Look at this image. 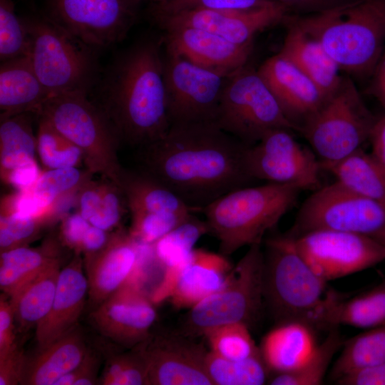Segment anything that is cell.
I'll use <instances>...</instances> for the list:
<instances>
[{"instance_id": "cell-1", "label": "cell", "mask_w": 385, "mask_h": 385, "mask_svg": "<svg viewBox=\"0 0 385 385\" xmlns=\"http://www.w3.org/2000/svg\"><path fill=\"white\" fill-rule=\"evenodd\" d=\"M247 145L212 123L173 124L161 138L141 148V170L179 196L195 212L250 185Z\"/></svg>"}, {"instance_id": "cell-2", "label": "cell", "mask_w": 385, "mask_h": 385, "mask_svg": "<svg viewBox=\"0 0 385 385\" xmlns=\"http://www.w3.org/2000/svg\"><path fill=\"white\" fill-rule=\"evenodd\" d=\"M98 105L120 141L141 148L166 134L170 123L159 41L138 43L114 63Z\"/></svg>"}, {"instance_id": "cell-3", "label": "cell", "mask_w": 385, "mask_h": 385, "mask_svg": "<svg viewBox=\"0 0 385 385\" xmlns=\"http://www.w3.org/2000/svg\"><path fill=\"white\" fill-rule=\"evenodd\" d=\"M293 18L321 43L341 71L371 76L385 50V0H356Z\"/></svg>"}, {"instance_id": "cell-4", "label": "cell", "mask_w": 385, "mask_h": 385, "mask_svg": "<svg viewBox=\"0 0 385 385\" xmlns=\"http://www.w3.org/2000/svg\"><path fill=\"white\" fill-rule=\"evenodd\" d=\"M264 305L275 324L292 321L323 329L333 290L297 251L286 233L265 240Z\"/></svg>"}, {"instance_id": "cell-5", "label": "cell", "mask_w": 385, "mask_h": 385, "mask_svg": "<svg viewBox=\"0 0 385 385\" xmlns=\"http://www.w3.org/2000/svg\"><path fill=\"white\" fill-rule=\"evenodd\" d=\"M300 189L267 183L230 191L200 212L205 217L208 233L219 242L220 253L228 257L245 246L262 244L294 205Z\"/></svg>"}, {"instance_id": "cell-6", "label": "cell", "mask_w": 385, "mask_h": 385, "mask_svg": "<svg viewBox=\"0 0 385 385\" xmlns=\"http://www.w3.org/2000/svg\"><path fill=\"white\" fill-rule=\"evenodd\" d=\"M37 115L48 120L81 150L87 170L120 186L123 168L117 148L120 140L101 108L88 99V93L52 96Z\"/></svg>"}, {"instance_id": "cell-7", "label": "cell", "mask_w": 385, "mask_h": 385, "mask_svg": "<svg viewBox=\"0 0 385 385\" xmlns=\"http://www.w3.org/2000/svg\"><path fill=\"white\" fill-rule=\"evenodd\" d=\"M263 265L262 244L250 246L225 284L189 309L178 332L195 339L228 324L250 328L264 305Z\"/></svg>"}, {"instance_id": "cell-8", "label": "cell", "mask_w": 385, "mask_h": 385, "mask_svg": "<svg viewBox=\"0 0 385 385\" xmlns=\"http://www.w3.org/2000/svg\"><path fill=\"white\" fill-rule=\"evenodd\" d=\"M25 21L31 37L33 66L51 96L88 93L97 76L94 48L44 16Z\"/></svg>"}, {"instance_id": "cell-9", "label": "cell", "mask_w": 385, "mask_h": 385, "mask_svg": "<svg viewBox=\"0 0 385 385\" xmlns=\"http://www.w3.org/2000/svg\"><path fill=\"white\" fill-rule=\"evenodd\" d=\"M375 118L357 88L343 77L336 92L299 128L320 163L342 159L369 140Z\"/></svg>"}, {"instance_id": "cell-10", "label": "cell", "mask_w": 385, "mask_h": 385, "mask_svg": "<svg viewBox=\"0 0 385 385\" xmlns=\"http://www.w3.org/2000/svg\"><path fill=\"white\" fill-rule=\"evenodd\" d=\"M215 124L247 146L276 128L297 131L257 70L245 66L228 77Z\"/></svg>"}, {"instance_id": "cell-11", "label": "cell", "mask_w": 385, "mask_h": 385, "mask_svg": "<svg viewBox=\"0 0 385 385\" xmlns=\"http://www.w3.org/2000/svg\"><path fill=\"white\" fill-rule=\"evenodd\" d=\"M319 230L378 239L385 234V204L358 195L335 181L318 188L304 201L286 234L296 237Z\"/></svg>"}, {"instance_id": "cell-12", "label": "cell", "mask_w": 385, "mask_h": 385, "mask_svg": "<svg viewBox=\"0 0 385 385\" xmlns=\"http://www.w3.org/2000/svg\"><path fill=\"white\" fill-rule=\"evenodd\" d=\"M163 76L170 125L215 123L229 76L197 66L165 51Z\"/></svg>"}, {"instance_id": "cell-13", "label": "cell", "mask_w": 385, "mask_h": 385, "mask_svg": "<svg viewBox=\"0 0 385 385\" xmlns=\"http://www.w3.org/2000/svg\"><path fill=\"white\" fill-rule=\"evenodd\" d=\"M140 0H46L47 19L93 48L122 40Z\"/></svg>"}, {"instance_id": "cell-14", "label": "cell", "mask_w": 385, "mask_h": 385, "mask_svg": "<svg viewBox=\"0 0 385 385\" xmlns=\"http://www.w3.org/2000/svg\"><path fill=\"white\" fill-rule=\"evenodd\" d=\"M292 132L287 128L272 130L246 148L244 163L251 179L292 185L301 190L318 186L320 160L312 150L298 143Z\"/></svg>"}, {"instance_id": "cell-15", "label": "cell", "mask_w": 385, "mask_h": 385, "mask_svg": "<svg viewBox=\"0 0 385 385\" xmlns=\"http://www.w3.org/2000/svg\"><path fill=\"white\" fill-rule=\"evenodd\" d=\"M290 237L302 257L327 282L385 260V245L364 235L319 230Z\"/></svg>"}, {"instance_id": "cell-16", "label": "cell", "mask_w": 385, "mask_h": 385, "mask_svg": "<svg viewBox=\"0 0 385 385\" xmlns=\"http://www.w3.org/2000/svg\"><path fill=\"white\" fill-rule=\"evenodd\" d=\"M148 366L149 385H212L206 369L208 351L178 331L139 344Z\"/></svg>"}, {"instance_id": "cell-17", "label": "cell", "mask_w": 385, "mask_h": 385, "mask_svg": "<svg viewBox=\"0 0 385 385\" xmlns=\"http://www.w3.org/2000/svg\"><path fill=\"white\" fill-rule=\"evenodd\" d=\"M288 9L278 1L250 10L193 9L168 15L153 16L163 30L195 27L237 43H252L259 32L283 21Z\"/></svg>"}, {"instance_id": "cell-18", "label": "cell", "mask_w": 385, "mask_h": 385, "mask_svg": "<svg viewBox=\"0 0 385 385\" xmlns=\"http://www.w3.org/2000/svg\"><path fill=\"white\" fill-rule=\"evenodd\" d=\"M154 303L136 287L125 282L91 313V322L104 337L133 349L151 335L156 320Z\"/></svg>"}, {"instance_id": "cell-19", "label": "cell", "mask_w": 385, "mask_h": 385, "mask_svg": "<svg viewBox=\"0 0 385 385\" xmlns=\"http://www.w3.org/2000/svg\"><path fill=\"white\" fill-rule=\"evenodd\" d=\"M165 31V51L226 76L245 66L252 49V43L237 44L198 28L183 26Z\"/></svg>"}, {"instance_id": "cell-20", "label": "cell", "mask_w": 385, "mask_h": 385, "mask_svg": "<svg viewBox=\"0 0 385 385\" xmlns=\"http://www.w3.org/2000/svg\"><path fill=\"white\" fill-rule=\"evenodd\" d=\"M257 71L297 131L327 101L317 86L279 53L265 60Z\"/></svg>"}, {"instance_id": "cell-21", "label": "cell", "mask_w": 385, "mask_h": 385, "mask_svg": "<svg viewBox=\"0 0 385 385\" xmlns=\"http://www.w3.org/2000/svg\"><path fill=\"white\" fill-rule=\"evenodd\" d=\"M140 246L128 231L120 228L112 232L103 249L84 258L88 296L93 309L127 282L135 267Z\"/></svg>"}, {"instance_id": "cell-22", "label": "cell", "mask_w": 385, "mask_h": 385, "mask_svg": "<svg viewBox=\"0 0 385 385\" xmlns=\"http://www.w3.org/2000/svg\"><path fill=\"white\" fill-rule=\"evenodd\" d=\"M83 264L81 254L74 253L69 263L61 268L51 309L35 328L38 348L48 345L76 327L88 292Z\"/></svg>"}, {"instance_id": "cell-23", "label": "cell", "mask_w": 385, "mask_h": 385, "mask_svg": "<svg viewBox=\"0 0 385 385\" xmlns=\"http://www.w3.org/2000/svg\"><path fill=\"white\" fill-rule=\"evenodd\" d=\"M234 265L227 257L195 248L180 269L168 299L175 309H190L219 290Z\"/></svg>"}, {"instance_id": "cell-24", "label": "cell", "mask_w": 385, "mask_h": 385, "mask_svg": "<svg viewBox=\"0 0 385 385\" xmlns=\"http://www.w3.org/2000/svg\"><path fill=\"white\" fill-rule=\"evenodd\" d=\"M287 31L279 51L305 73L328 100L337 90L343 76L340 68L321 43L286 16Z\"/></svg>"}, {"instance_id": "cell-25", "label": "cell", "mask_w": 385, "mask_h": 385, "mask_svg": "<svg viewBox=\"0 0 385 385\" xmlns=\"http://www.w3.org/2000/svg\"><path fill=\"white\" fill-rule=\"evenodd\" d=\"M317 345L314 328L304 322L292 321L275 324L262 338L259 349L271 375L302 367Z\"/></svg>"}, {"instance_id": "cell-26", "label": "cell", "mask_w": 385, "mask_h": 385, "mask_svg": "<svg viewBox=\"0 0 385 385\" xmlns=\"http://www.w3.org/2000/svg\"><path fill=\"white\" fill-rule=\"evenodd\" d=\"M51 96L37 76L30 56L1 61L0 119L26 113L37 115Z\"/></svg>"}, {"instance_id": "cell-27", "label": "cell", "mask_w": 385, "mask_h": 385, "mask_svg": "<svg viewBox=\"0 0 385 385\" xmlns=\"http://www.w3.org/2000/svg\"><path fill=\"white\" fill-rule=\"evenodd\" d=\"M88 350L76 327L48 345L38 348L31 358L27 357L21 384L55 385L81 362Z\"/></svg>"}, {"instance_id": "cell-28", "label": "cell", "mask_w": 385, "mask_h": 385, "mask_svg": "<svg viewBox=\"0 0 385 385\" xmlns=\"http://www.w3.org/2000/svg\"><path fill=\"white\" fill-rule=\"evenodd\" d=\"M207 233L205 221L192 214L152 245L154 255L165 272L161 284L151 297L154 303L168 299L178 272L195 249V245L202 236Z\"/></svg>"}, {"instance_id": "cell-29", "label": "cell", "mask_w": 385, "mask_h": 385, "mask_svg": "<svg viewBox=\"0 0 385 385\" xmlns=\"http://www.w3.org/2000/svg\"><path fill=\"white\" fill-rule=\"evenodd\" d=\"M63 245L49 237L38 247L24 246L1 252L0 287L12 296L24 284L53 263L61 260Z\"/></svg>"}, {"instance_id": "cell-30", "label": "cell", "mask_w": 385, "mask_h": 385, "mask_svg": "<svg viewBox=\"0 0 385 385\" xmlns=\"http://www.w3.org/2000/svg\"><path fill=\"white\" fill-rule=\"evenodd\" d=\"M58 260L24 284L9 298L17 332H26L47 315L52 305L61 270Z\"/></svg>"}, {"instance_id": "cell-31", "label": "cell", "mask_w": 385, "mask_h": 385, "mask_svg": "<svg viewBox=\"0 0 385 385\" xmlns=\"http://www.w3.org/2000/svg\"><path fill=\"white\" fill-rule=\"evenodd\" d=\"M128 210L121 188L114 182L88 181L77 192L76 212L91 225L113 232L120 227L122 219Z\"/></svg>"}, {"instance_id": "cell-32", "label": "cell", "mask_w": 385, "mask_h": 385, "mask_svg": "<svg viewBox=\"0 0 385 385\" xmlns=\"http://www.w3.org/2000/svg\"><path fill=\"white\" fill-rule=\"evenodd\" d=\"M322 170L354 192L385 204V168L361 148L339 160L321 163Z\"/></svg>"}, {"instance_id": "cell-33", "label": "cell", "mask_w": 385, "mask_h": 385, "mask_svg": "<svg viewBox=\"0 0 385 385\" xmlns=\"http://www.w3.org/2000/svg\"><path fill=\"white\" fill-rule=\"evenodd\" d=\"M120 187L130 212L188 215L195 212L174 192L142 170L133 172L123 168Z\"/></svg>"}, {"instance_id": "cell-34", "label": "cell", "mask_w": 385, "mask_h": 385, "mask_svg": "<svg viewBox=\"0 0 385 385\" xmlns=\"http://www.w3.org/2000/svg\"><path fill=\"white\" fill-rule=\"evenodd\" d=\"M385 324V280L352 298L338 293L331 302L324 320V329L339 325L370 329Z\"/></svg>"}, {"instance_id": "cell-35", "label": "cell", "mask_w": 385, "mask_h": 385, "mask_svg": "<svg viewBox=\"0 0 385 385\" xmlns=\"http://www.w3.org/2000/svg\"><path fill=\"white\" fill-rule=\"evenodd\" d=\"M32 113L0 119V177L37 162L36 134Z\"/></svg>"}, {"instance_id": "cell-36", "label": "cell", "mask_w": 385, "mask_h": 385, "mask_svg": "<svg viewBox=\"0 0 385 385\" xmlns=\"http://www.w3.org/2000/svg\"><path fill=\"white\" fill-rule=\"evenodd\" d=\"M340 350L330 372L334 382L349 374L385 362V324L367 329L344 341Z\"/></svg>"}, {"instance_id": "cell-37", "label": "cell", "mask_w": 385, "mask_h": 385, "mask_svg": "<svg viewBox=\"0 0 385 385\" xmlns=\"http://www.w3.org/2000/svg\"><path fill=\"white\" fill-rule=\"evenodd\" d=\"M206 369L212 385H262L270 376L260 351L245 359L230 360L209 350Z\"/></svg>"}, {"instance_id": "cell-38", "label": "cell", "mask_w": 385, "mask_h": 385, "mask_svg": "<svg viewBox=\"0 0 385 385\" xmlns=\"http://www.w3.org/2000/svg\"><path fill=\"white\" fill-rule=\"evenodd\" d=\"M344 343L338 327L329 330L324 341L319 343L313 355L302 367L293 371L270 376V385H319L322 384L330 364Z\"/></svg>"}, {"instance_id": "cell-39", "label": "cell", "mask_w": 385, "mask_h": 385, "mask_svg": "<svg viewBox=\"0 0 385 385\" xmlns=\"http://www.w3.org/2000/svg\"><path fill=\"white\" fill-rule=\"evenodd\" d=\"M93 175L88 170H82L78 167L43 170L30 191L43 209L57 210L58 203L76 195Z\"/></svg>"}, {"instance_id": "cell-40", "label": "cell", "mask_w": 385, "mask_h": 385, "mask_svg": "<svg viewBox=\"0 0 385 385\" xmlns=\"http://www.w3.org/2000/svg\"><path fill=\"white\" fill-rule=\"evenodd\" d=\"M37 117V156L43 170L78 168L83 163L81 150L45 118Z\"/></svg>"}, {"instance_id": "cell-41", "label": "cell", "mask_w": 385, "mask_h": 385, "mask_svg": "<svg viewBox=\"0 0 385 385\" xmlns=\"http://www.w3.org/2000/svg\"><path fill=\"white\" fill-rule=\"evenodd\" d=\"M62 216L60 211L36 217L0 215V252L28 246Z\"/></svg>"}, {"instance_id": "cell-42", "label": "cell", "mask_w": 385, "mask_h": 385, "mask_svg": "<svg viewBox=\"0 0 385 385\" xmlns=\"http://www.w3.org/2000/svg\"><path fill=\"white\" fill-rule=\"evenodd\" d=\"M215 354L230 360H241L260 353L250 330L241 323L228 324L215 328L204 336Z\"/></svg>"}, {"instance_id": "cell-43", "label": "cell", "mask_w": 385, "mask_h": 385, "mask_svg": "<svg viewBox=\"0 0 385 385\" xmlns=\"http://www.w3.org/2000/svg\"><path fill=\"white\" fill-rule=\"evenodd\" d=\"M98 384L149 385L148 366L140 346L111 356L105 364Z\"/></svg>"}, {"instance_id": "cell-44", "label": "cell", "mask_w": 385, "mask_h": 385, "mask_svg": "<svg viewBox=\"0 0 385 385\" xmlns=\"http://www.w3.org/2000/svg\"><path fill=\"white\" fill-rule=\"evenodd\" d=\"M31 37L26 22L15 12L13 0H0V59L30 56Z\"/></svg>"}, {"instance_id": "cell-45", "label": "cell", "mask_w": 385, "mask_h": 385, "mask_svg": "<svg viewBox=\"0 0 385 385\" xmlns=\"http://www.w3.org/2000/svg\"><path fill=\"white\" fill-rule=\"evenodd\" d=\"M192 214L130 212L131 222L128 232L140 243L153 245Z\"/></svg>"}, {"instance_id": "cell-46", "label": "cell", "mask_w": 385, "mask_h": 385, "mask_svg": "<svg viewBox=\"0 0 385 385\" xmlns=\"http://www.w3.org/2000/svg\"><path fill=\"white\" fill-rule=\"evenodd\" d=\"M276 0H168L154 3L152 16L168 15L193 9L250 10Z\"/></svg>"}, {"instance_id": "cell-47", "label": "cell", "mask_w": 385, "mask_h": 385, "mask_svg": "<svg viewBox=\"0 0 385 385\" xmlns=\"http://www.w3.org/2000/svg\"><path fill=\"white\" fill-rule=\"evenodd\" d=\"M58 210H46L36 201L30 190L16 191L1 199L0 215L36 217Z\"/></svg>"}, {"instance_id": "cell-48", "label": "cell", "mask_w": 385, "mask_h": 385, "mask_svg": "<svg viewBox=\"0 0 385 385\" xmlns=\"http://www.w3.org/2000/svg\"><path fill=\"white\" fill-rule=\"evenodd\" d=\"M58 238L63 247L81 253L84 236L91 224L77 212L65 214L59 220Z\"/></svg>"}, {"instance_id": "cell-49", "label": "cell", "mask_w": 385, "mask_h": 385, "mask_svg": "<svg viewBox=\"0 0 385 385\" xmlns=\"http://www.w3.org/2000/svg\"><path fill=\"white\" fill-rule=\"evenodd\" d=\"M100 358L88 349L81 362L72 371L58 379L55 385H93L98 384Z\"/></svg>"}, {"instance_id": "cell-50", "label": "cell", "mask_w": 385, "mask_h": 385, "mask_svg": "<svg viewBox=\"0 0 385 385\" xmlns=\"http://www.w3.org/2000/svg\"><path fill=\"white\" fill-rule=\"evenodd\" d=\"M5 296L0 297V356L19 346L14 310L9 298Z\"/></svg>"}, {"instance_id": "cell-51", "label": "cell", "mask_w": 385, "mask_h": 385, "mask_svg": "<svg viewBox=\"0 0 385 385\" xmlns=\"http://www.w3.org/2000/svg\"><path fill=\"white\" fill-rule=\"evenodd\" d=\"M26 359L19 346L0 356V385L21 384Z\"/></svg>"}, {"instance_id": "cell-52", "label": "cell", "mask_w": 385, "mask_h": 385, "mask_svg": "<svg viewBox=\"0 0 385 385\" xmlns=\"http://www.w3.org/2000/svg\"><path fill=\"white\" fill-rule=\"evenodd\" d=\"M43 170L37 162L18 168L1 178V181L16 191L31 190L40 178Z\"/></svg>"}, {"instance_id": "cell-53", "label": "cell", "mask_w": 385, "mask_h": 385, "mask_svg": "<svg viewBox=\"0 0 385 385\" xmlns=\"http://www.w3.org/2000/svg\"><path fill=\"white\" fill-rule=\"evenodd\" d=\"M339 385H385V362L338 379Z\"/></svg>"}, {"instance_id": "cell-54", "label": "cell", "mask_w": 385, "mask_h": 385, "mask_svg": "<svg viewBox=\"0 0 385 385\" xmlns=\"http://www.w3.org/2000/svg\"><path fill=\"white\" fill-rule=\"evenodd\" d=\"M288 10L316 14L332 9L356 0H276Z\"/></svg>"}, {"instance_id": "cell-55", "label": "cell", "mask_w": 385, "mask_h": 385, "mask_svg": "<svg viewBox=\"0 0 385 385\" xmlns=\"http://www.w3.org/2000/svg\"><path fill=\"white\" fill-rule=\"evenodd\" d=\"M113 232L91 225L81 245V253L83 254L84 258L92 256L103 249L109 242Z\"/></svg>"}, {"instance_id": "cell-56", "label": "cell", "mask_w": 385, "mask_h": 385, "mask_svg": "<svg viewBox=\"0 0 385 385\" xmlns=\"http://www.w3.org/2000/svg\"><path fill=\"white\" fill-rule=\"evenodd\" d=\"M369 141L371 144V153L385 168V115L376 118Z\"/></svg>"}, {"instance_id": "cell-57", "label": "cell", "mask_w": 385, "mask_h": 385, "mask_svg": "<svg viewBox=\"0 0 385 385\" xmlns=\"http://www.w3.org/2000/svg\"><path fill=\"white\" fill-rule=\"evenodd\" d=\"M371 76V93L385 108V50Z\"/></svg>"}, {"instance_id": "cell-58", "label": "cell", "mask_w": 385, "mask_h": 385, "mask_svg": "<svg viewBox=\"0 0 385 385\" xmlns=\"http://www.w3.org/2000/svg\"><path fill=\"white\" fill-rule=\"evenodd\" d=\"M377 240H379L385 245V234L381 236L380 237H379Z\"/></svg>"}, {"instance_id": "cell-59", "label": "cell", "mask_w": 385, "mask_h": 385, "mask_svg": "<svg viewBox=\"0 0 385 385\" xmlns=\"http://www.w3.org/2000/svg\"><path fill=\"white\" fill-rule=\"evenodd\" d=\"M140 1H142V0H140ZM149 1H153L154 3H155V2L165 1H168V0H149Z\"/></svg>"}]
</instances>
